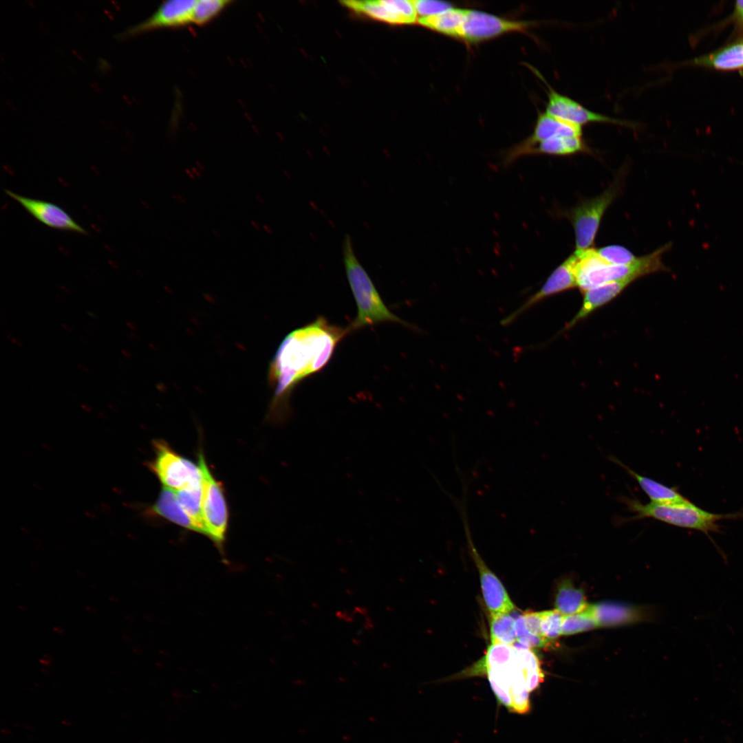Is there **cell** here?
<instances>
[{"mask_svg":"<svg viewBox=\"0 0 743 743\" xmlns=\"http://www.w3.org/2000/svg\"><path fill=\"white\" fill-rule=\"evenodd\" d=\"M348 327L330 325L320 316L289 333L279 346L268 370L274 389L267 419L284 423L291 414L289 399L294 388L305 378L321 370L330 361Z\"/></svg>","mask_w":743,"mask_h":743,"instance_id":"obj_1","label":"cell"},{"mask_svg":"<svg viewBox=\"0 0 743 743\" xmlns=\"http://www.w3.org/2000/svg\"><path fill=\"white\" fill-rule=\"evenodd\" d=\"M516 654L510 661L486 669L490 686L499 704L511 713H528L530 694L543 681L539 659L532 650L515 643Z\"/></svg>","mask_w":743,"mask_h":743,"instance_id":"obj_2","label":"cell"},{"mask_svg":"<svg viewBox=\"0 0 743 743\" xmlns=\"http://www.w3.org/2000/svg\"><path fill=\"white\" fill-rule=\"evenodd\" d=\"M667 243L654 252L638 257L627 265H613L604 261L596 248L576 250L575 272L577 288L583 292L596 286L623 279L636 280L652 273L667 271L662 261L663 254L671 248Z\"/></svg>","mask_w":743,"mask_h":743,"instance_id":"obj_3","label":"cell"},{"mask_svg":"<svg viewBox=\"0 0 743 743\" xmlns=\"http://www.w3.org/2000/svg\"><path fill=\"white\" fill-rule=\"evenodd\" d=\"M346 276L357 305V316L348 330H359L382 322H394L408 327L413 325L394 314L386 307L370 277L356 256L351 237L347 234L342 244Z\"/></svg>","mask_w":743,"mask_h":743,"instance_id":"obj_4","label":"cell"},{"mask_svg":"<svg viewBox=\"0 0 743 743\" xmlns=\"http://www.w3.org/2000/svg\"><path fill=\"white\" fill-rule=\"evenodd\" d=\"M629 510L634 515L623 522L652 518L679 528L691 529L704 533L714 543L710 533L721 532L718 524L724 519H743V509L733 513L718 514L705 510L690 500L671 504H643L635 499L624 498Z\"/></svg>","mask_w":743,"mask_h":743,"instance_id":"obj_5","label":"cell"},{"mask_svg":"<svg viewBox=\"0 0 743 743\" xmlns=\"http://www.w3.org/2000/svg\"><path fill=\"white\" fill-rule=\"evenodd\" d=\"M623 176L621 172L603 193L583 200L564 214L574 230L576 250L593 248L602 217L621 192Z\"/></svg>","mask_w":743,"mask_h":743,"instance_id":"obj_6","label":"cell"},{"mask_svg":"<svg viewBox=\"0 0 743 743\" xmlns=\"http://www.w3.org/2000/svg\"><path fill=\"white\" fill-rule=\"evenodd\" d=\"M154 458L148 464L164 487L179 491L202 484V473L199 464L179 455L165 441L153 442Z\"/></svg>","mask_w":743,"mask_h":743,"instance_id":"obj_7","label":"cell"},{"mask_svg":"<svg viewBox=\"0 0 743 743\" xmlns=\"http://www.w3.org/2000/svg\"><path fill=\"white\" fill-rule=\"evenodd\" d=\"M198 457L202 473V509L206 536L222 551L228 523L224 491L211 472L202 453Z\"/></svg>","mask_w":743,"mask_h":743,"instance_id":"obj_8","label":"cell"},{"mask_svg":"<svg viewBox=\"0 0 743 743\" xmlns=\"http://www.w3.org/2000/svg\"><path fill=\"white\" fill-rule=\"evenodd\" d=\"M535 22L513 20L486 12L465 9L464 19L453 39L477 44L504 34L527 33Z\"/></svg>","mask_w":743,"mask_h":743,"instance_id":"obj_9","label":"cell"},{"mask_svg":"<svg viewBox=\"0 0 743 743\" xmlns=\"http://www.w3.org/2000/svg\"><path fill=\"white\" fill-rule=\"evenodd\" d=\"M531 69L547 86L546 112L554 117L582 127L590 123H606L634 128L632 122L593 111L571 98L555 91L539 71Z\"/></svg>","mask_w":743,"mask_h":743,"instance_id":"obj_10","label":"cell"},{"mask_svg":"<svg viewBox=\"0 0 743 743\" xmlns=\"http://www.w3.org/2000/svg\"><path fill=\"white\" fill-rule=\"evenodd\" d=\"M195 1L196 0L164 1L150 17L118 34L116 38L124 39L157 29L180 28L193 24Z\"/></svg>","mask_w":743,"mask_h":743,"instance_id":"obj_11","label":"cell"},{"mask_svg":"<svg viewBox=\"0 0 743 743\" xmlns=\"http://www.w3.org/2000/svg\"><path fill=\"white\" fill-rule=\"evenodd\" d=\"M582 127L540 112L532 134L509 149L504 155L503 164L508 166L524 156L526 151L543 140L557 137L582 136Z\"/></svg>","mask_w":743,"mask_h":743,"instance_id":"obj_12","label":"cell"},{"mask_svg":"<svg viewBox=\"0 0 743 743\" xmlns=\"http://www.w3.org/2000/svg\"><path fill=\"white\" fill-rule=\"evenodd\" d=\"M577 287L575 256L572 254L557 266L548 277L540 289L530 296L516 310L501 321L502 325H508L523 313L545 299Z\"/></svg>","mask_w":743,"mask_h":743,"instance_id":"obj_13","label":"cell"},{"mask_svg":"<svg viewBox=\"0 0 743 743\" xmlns=\"http://www.w3.org/2000/svg\"><path fill=\"white\" fill-rule=\"evenodd\" d=\"M466 517L465 516L464 523L466 536L473 558L479 572L482 592L488 611L491 616L510 613L515 606L502 582L487 567L473 544Z\"/></svg>","mask_w":743,"mask_h":743,"instance_id":"obj_14","label":"cell"},{"mask_svg":"<svg viewBox=\"0 0 743 743\" xmlns=\"http://www.w3.org/2000/svg\"><path fill=\"white\" fill-rule=\"evenodd\" d=\"M5 193L45 226L58 230L87 235V230L59 206L50 202L21 195L8 189H6Z\"/></svg>","mask_w":743,"mask_h":743,"instance_id":"obj_15","label":"cell"},{"mask_svg":"<svg viewBox=\"0 0 743 743\" xmlns=\"http://www.w3.org/2000/svg\"><path fill=\"white\" fill-rule=\"evenodd\" d=\"M634 281L623 279L609 282L583 292V302L579 310L565 325L563 330H569L597 309L612 301Z\"/></svg>","mask_w":743,"mask_h":743,"instance_id":"obj_16","label":"cell"},{"mask_svg":"<svg viewBox=\"0 0 743 743\" xmlns=\"http://www.w3.org/2000/svg\"><path fill=\"white\" fill-rule=\"evenodd\" d=\"M686 64L722 72L743 70V38L735 39L709 54L696 57Z\"/></svg>","mask_w":743,"mask_h":743,"instance_id":"obj_17","label":"cell"},{"mask_svg":"<svg viewBox=\"0 0 743 743\" xmlns=\"http://www.w3.org/2000/svg\"><path fill=\"white\" fill-rule=\"evenodd\" d=\"M585 610L598 627H613L639 621L643 615L638 608L616 602H601L588 605Z\"/></svg>","mask_w":743,"mask_h":743,"instance_id":"obj_18","label":"cell"},{"mask_svg":"<svg viewBox=\"0 0 743 743\" xmlns=\"http://www.w3.org/2000/svg\"><path fill=\"white\" fill-rule=\"evenodd\" d=\"M610 460L623 468L640 486V488L649 497L650 502L656 504H671L682 502L688 500L676 488L667 486L655 480L640 475L621 460L614 456Z\"/></svg>","mask_w":743,"mask_h":743,"instance_id":"obj_19","label":"cell"},{"mask_svg":"<svg viewBox=\"0 0 743 743\" xmlns=\"http://www.w3.org/2000/svg\"><path fill=\"white\" fill-rule=\"evenodd\" d=\"M149 514L162 517L177 526L197 532L193 523L185 513L177 497L175 491L163 487L155 503L148 510Z\"/></svg>","mask_w":743,"mask_h":743,"instance_id":"obj_20","label":"cell"},{"mask_svg":"<svg viewBox=\"0 0 743 743\" xmlns=\"http://www.w3.org/2000/svg\"><path fill=\"white\" fill-rule=\"evenodd\" d=\"M591 150L582 136H557L536 144L528 149L525 154L568 156L578 153H590Z\"/></svg>","mask_w":743,"mask_h":743,"instance_id":"obj_21","label":"cell"},{"mask_svg":"<svg viewBox=\"0 0 743 743\" xmlns=\"http://www.w3.org/2000/svg\"><path fill=\"white\" fill-rule=\"evenodd\" d=\"M554 605L556 610L566 616L583 612L588 604L583 590L565 579L557 586Z\"/></svg>","mask_w":743,"mask_h":743,"instance_id":"obj_22","label":"cell"},{"mask_svg":"<svg viewBox=\"0 0 743 743\" xmlns=\"http://www.w3.org/2000/svg\"><path fill=\"white\" fill-rule=\"evenodd\" d=\"M465 9L452 8L438 14L419 18L420 25L453 39L464 19Z\"/></svg>","mask_w":743,"mask_h":743,"instance_id":"obj_23","label":"cell"},{"mask_svg":"<svg viewBox=\"0 0 743 743\" xmlns=\"http://www.w3.org/2000/svg\"><path fill=\"white\" fill-rule=\"evenodd\" d=\"M175 493L182 508L195 526L197 532L206 535L202 509V484L176 491Z\"/></svg>","mask_w":743,"mask_h":743,"instance_id":"obj_24","label":"cell"},{"mask_svg":"<svg viewBox=\"0 0 743 743\" xmlns=\"http://www.w3.org/2000/svg\"><path fill=\"white\" fill-rule=\"evenodd\" d=\"M515 620L510 613L491 616V641L513 645L517 642Z\"/></svg>","mask_w":743,"mask_h":743,"instance_id":"obj_25","label":"cell"},{"mask_svg":"<svg viewBox=\"0 0 743 743\" xmlns=\"http://www.w3.org/2000/svg\"><path fill=\"white\" fill-rule=\"evenodd\" d=\"M344 3L352 9L376 20L400 24L398 19L389 11L383 1H349Z\"/></svg>","mask_w":743,"mask_h":743,"instance_id":"obj_26","label":"cell"},{"mask_svg":"<svg viewBox=\"0 0 743 743\" xmlns=\"http://www.w3.org/2000/svg\"><path fill=\"white\" fill-rule=\"evenodd\" d=\"M232 3L229 0H196L193 24L204 25L213 20Z\"/></svg>","mask_w":743,"mask_h":743,"instance_id":"obj_27","label":"cell"},{"mask_svg":"<svg viewBox=\"0 0 743 743\" xmlns=\"http://www.w3.org/2000/svg\"><path fill=\"white\" fill-rule=\"evenodd\" d=\"M597 627L598 626L592 616L584 610L579 613L564 616L562 623L561 635L574 634Z\"/></svg>","mask_w":743,"mask_h":743,"instance_id":"obj_28","label":"cell"},{"mask_svg":"<svg viewBox=\"0 0 743 743\" xmlns=\"http://www.w3.org/2000/svg\"><path fill=\"white\" fill-rule=\"evenodd\" d=\"M596 250L604 261L613 265H627L638 258L629 249L620 245H610Z\"/></svg>","mask_w":743,"mask_h":743,"instance_id":"obj_29","label":"cell"},{"mask_svg":"<svg viewBox=\"0 0 743 743\" xmlns=\"http://www.w3.org/2000/svg\"><path fill=\"white\" fill-rule=\"evenodd\" d=\"M541 630L543 637L550 644L561 635L562 623L564 616L557 610L541 612Z\"/></svg>","mask_w":743,"mask_h":743,"instance_id":"obj_30","label":"cell"},{"mask_svg":"<svg viewBox=\"0 0 743 743\" xmlns=\"http://www.w3.org/2000/svg\"><path fill=\"white\" fill-rule=\"evenodd\" d=\"M517 641L530 649L545 647L550 645L543 638L531 634L526 628L523 616H519L515 622Z\"/></svg>","mask_w":743,"mask_h":743,"instance_id":"obj_31","label":"cell"},{"mask_svg":"<svg viewBox=\"0 0 743 743\" xmlns=\"http://www.w3.org/2000/svg\"><path fill=\"white\" fill-rule=\"evenodd\" d=\"M418 19L438 14L453 6L450 3L436 0L413 1Z\"/></svg>","mask_w":743,"mask_h":743,"instance_id":"obj_32","label":"cell"},{"mask_svg":"<svg viewBox=\"0 0 743 743\" xmlns=\"http://www.w3.org/2000/svg\"><path fill=\"white\" fill-rule=\"evenodd\" d=\"M522 616L526 629L532 635L543 638L541 630V612H526Z\"/></svg>","mask_w":743,"mask_h":743,"instance_id":"obj_33","label":"cell"},{"mask_svg":"<svg viewBox=\"0 0 743 743\" xmlns=\"http://www.w3.org/2000/svg\"><path fill=\"white\" fill-rule=\"evenodd\" d=\"M726 22L734 25L735 34L738 39L742 38L743 34V0L735 1L734 10Z\"/></svg>","mask_w":743,"mask_h":743,"instance_id":"obj_34","label":"cell"},{"mask_svg":"<svg viewBox=\"0 0 743 743\" xmlns=\"http://www.w3.org/2000/svg\"><path fill=\"white\" fill-rule=\"evenodd\" d=\"M172 198H173V200H175V201L176 202H177V203H179V204H186V201L185 198H184V197H183L182 195H181L180 194H178V193H174V194H173V195H172Z\"/></svg>","mask_w":743,"mask_h":743,"instance_id":"obj_35","label":"cell"},{"mask_svg":"<svg viewBox=\"0 0 743 743\" xmlns=\"http://www.w3.org/2000/svg\"><path fill=\"white\" fill-rule=\"evenodd\" d=\"M6 338H8V339L9 341H11V342H12V343L15 344L16 345H17V346H19V347H21V346H22V343H21V341H19L18 339H17V338H13V337H12V336L11 335H10V334H6Z\"/></svg>","mask_w":743,"mask_h":743,"instance_id":"obj_36","label":"cell"},{"mask_svg":"<svg viewBox=\"0 0 743 743\" xmlns=\"http://www.w3.org/2000/svg\"><path fill=\"white\" fill-rule=\"evenodd\" d=\"M78 367L80 369H81L82 371L85 372H87V373H89L90 374H93V372H91L90 369L88 367H87L86 366H85L84 365L78 364Z\"/></svg>","mask_w":743,"mask_h":743,"instance_id":"obj_37","label":"cell"},{"mask_svg":"<svg viewBox=\"0 0 743 743\" xmlns=\"http://www.w3.org/2000/svg\"><path fill=\"white\" fill-rule=\"evenodd\" d=\"M191 171L193 173V174L195 175V177H201L202 172L198 169H197L195 167H192Z\"/></svg>","mask_w":743,"mask_h":743,"instance_id":"obj_38","label":"cell"},{"mask_svg":"<svg viewBox=\"0 0 743 743\" xmlns=\"http://www.w3.org/2000/svg\"><path fill=\"white\" fill-rule=\"evenodd\" d=\"M250 225L255 230H259V228H260L259 223L257 222H256L255 220H251L250 221Z\"/></svg>","mask_w":743,"mask_h":743,"instance_id":"obj_39","label":"cell"},{"mask_svg":"<svg viewBox=\"0 0 743 743\" xmlns=\"http://www.w3.org/2000/svg\"><path fill=\"white\" fill-rule=\"evenodd\" d=\"M185 172L187 174V176H189V177H190L191 179H195V176L193 174V173L192 172L191 169H186Z\"/></svg>","mask_w":743,"mask_h":743,"instance_id":"obj_40","label":"cell"},{"mask_svg":"<svg viewBox=\"0 0 743 743\" xmlns=\"http://www.w3.org/2000/svg\"><path fill=\"white\" fill-rule=\"evenodd\" d=\"M121 352H122V355L125 356V357L129 358H131V353L129 352L127 350H126L125 349H121Z\"/></svg>","mask_w":743,"mask_h":743,"instance_id":"obj_41","label":"cell"},{"mask_svg":"<svg viewBox=\"0 0 743 743\" xmlns=\"http://www.w3.org/2000/svg\"><path fill=\"white\" fill-rule=\"evenodd\" d=\"M62 327H63V328H64L65 330H67L69 332H72L73 331L72 327H70L69 325L63 323V324H62Z\"/></svg>","mask_w":743,"mask_h":743,"instance_id":"obj_42","label":"cell"},{"mask_svg":"<svg viewBox=\"0 0 743 743\" xmlns=\"http://www.w3.org/2000/svg\"><path fill=\"white\" fill-rule=\"evenodd\" d=\"M79 340L84 345H89V341L87 339H86L85 338L83 337V336H80Z\"/></svg>","mask_w":743,"mask_h":743,"instance_id":"obj_43","label":"cell"},{"mask_svg":"<svg viewBox=\"0 0 743 743\" xmlns=\"http://www.w3.org/2000/svg\"><path fill=\"white\" fill-rule=\"evenodd\" d=\"M83 329H84V330H85V332H87V334H89V335H92V334H93V331H92V330H91L90 329H88V328H87V327H85V326H83Z\"/></svg>","mask_w":743,"mask_h":743,"instance_id":"obj_44","label":"cell"},{"mask_svg":"<svg viewBox=\"0 0 743 743\" xmlns=\"http://www.w3.org/2000/svg\"><path fill=\"white\" fill-rule=\"evenodd\" d=\"M255 197L256 200L258 202V203H260V204L262 203V202H261V200H262L261 198L262 197L259 194H256L255 195Z\"/></svg>","mask_w":743,"mask_h":743,"instance_id":"obj_45","label":"cell"},{"mask_svg":"<svg viewBox=\"0 0 743 743\" xmlns=\"http://www.w3.org/2000/svg\"><path fill=\"white\" fill-rule=\"evenodd\" d=\"M89 325L93 327L94 330H97L99 329V327L92 322H89Z\"/></svg>","mask_w":743,"mask_h":743,"instance_id":"obj_46","label":"cell"},{"mask_svg":"<svg viewBox=\"0 0 743 743\" xmlns=\"http://www.w3.org/2000/svg\"><path fill=\"white\" fill-rule=\"evenodd\" d=\"M213 233L215 235V237H217L218 238L221 237V233L218 230H213Z\"/></svg>","mask_w":743,"mask_h":743,"instance_id":"obj_47","label":"cell"},{"mask_svg":"<svg viewBox=\"0 0 743 743\" xmlns=\"http://www.w3.org/2000/svg\"><path fill=\"white\" fill-rule=\"evenodd\" d=\"M126 325H127L128 326V327H129V328H130V329H131V330H134V329H135V326L133 325V323H130V322H129V321L126 322Z\"/></svg>","mask_w":743,"mask_h":743,"instance_id":"obj_48","label":"cell"},{"mask_svg":"<svg viewBox=\"0 0 743 743\" xmlns=\"http://www.w3.org/2000/svg\"><path fill=\"white\" fill-rule=\"evenodd\" d=\"M197 169H199V170H200V171L201 172H202V171H204V166H202V164H200V163H197Z\"/></svg>","mask_w":743,"mask_h":743,"instance_id":"obj_49","label":"cell"},{"mask_svg":"<svg viewBox=\"0 0 743 743\" xmlns=\"http://www.w3.org/2000/svg\"><path fill=\"white\" fill-rule=\"evenodd\" d=\"M118 367H119L120 368H121V369H124V367H125V365L124 363H119V364L118 365Z\"/></svg>","mask_w":743,"mask_h":743,"instance_id":"obj_50","label":"cell"},{"mask_svg":"<svg viewBox=\"0 0 743 743\" xmlns=\"http://www.w3.org/2000/svg\"><path fill=\"white\" fill-rule=\"evenodd\" d=\"M87 314H88V315H89V316H91V318H96V316H95V314H93V313H91V312H87Z\"/></svg>","mask_w":743,"mask_h":743,"instance_id":"obj_51","label":"cell"},{"mask_svg":"<svg viewBox=\"0 0 743 743\" xmlns=\"http://www.w3.org/2000/svg\"><path fill=\"white\" fill-rule=\"evenodd\" d=\"M47 313H48V314H49V315H52V316H55L54 313V312H51L50 310V311H48V312H47Z\"/></svg>","mask_w":743,"mask_h":743,"instance_id":"obj_52","label":"cell"}]
</instances>
